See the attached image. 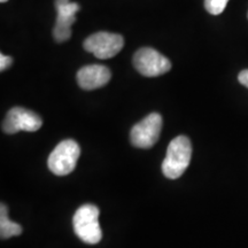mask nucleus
<instances>
[{
  "instance_id": "obj_1",
  "label": "nucleus",
  "mask_w": 248,
  "mask_h": 248,
  "mask_svg": "<svg viewBox=\"0 0 248 248\" xmlns=\"http://www.w3.org/2000/svg\"><path fill=\"white\" fill-rule=\"evenodd\" d=\"M192 157V144L185 136H178L170 141L166 157L162 163V172L167 178H179L187 167Z\"/></svg>"
},
{
  "instance_id": "obj_15",
  "label": "nucleus",
  "mask_w": 248,
  "mask_h": 248,
  "mask_svg": "<svg viewBox=\"0 0 248 248\" xmlns=\"http://www.w3.org/2000/svg\"><path fill=\"white\" fill-rule=\"evenodd\" d=\"M247 17H248V13H247Z\"/></svg>"
},
{
  "instance_id": "obj_6",
  "label": "nucleus",
  "mask_w": 248,
  "mask_h": 248,
  "mask_svg": "<svg viewBox=\"0 0 248 248\" xmlns=\"http://www.w3.org/2000/svg\"><path fill=\"white\" fill-rule=\"evenodd\" d=\"M162 129V116L159 113H152L136 124L131 130V144L138 148H151L159 140Z\"/></svg>"
},
{
  "instance_id": "obj_11",
  "label": "nucleus",
  "mask_w": 248,
  "mask_h": 248,
  "mask_svg": "<svg viewBox=\"0 0 248 248\" xmlns=\"http://www.w3.org/2000/svg\"><path fill=\"white\" fill-rule=\"evenodd\" d=\"M229 0H204V8L212 15H219L224 11Z\"/></svg>"
},
{
  "instance_id": "obj_4",
  "label": "nucleus",
  "mask_w": 248,
  "mask_h": 248,
  "mask_svg": "<svg viewBox=\"0 0 248 248\" xmlns=\"http://www.w3.org/2000/svg\"><path fill=\"white\" fill-rule=\"evenodd\" d=\"M133 66L142 76L157 77L171 69V62L151 47H142L133 57Z\"/></svg>"
},
{
  "instance_id": "obj_3",
  "label": "nucleus",
  "mask_w": 248,
  "mask_h": 248,
  "mask_svg": "<svg viewBox=\"0 0 248 248\" xmlns=\"http://www.w3.org/2000/svg\"><path fill=\"white\" fill-rule=\"evenodd\" d=\"M80 147L73 139H66L57 145L48 156V169L57 176L69 175L76 168Z\"/></svg>"
},
{
  "instance_id": "obj_10",
  "label": "nucleus",
  "mask_w": 248,
  "mask_h": 248,
  "mask_svg": "<svg viewBox=\"0 0 248 248\" xmlns=\"http://www.w3.org/2000/svg\"><path fill=\"white\" fill-rule=\"evenodd\" d=\"M7 214V206L1 203V207H0V237L1 239H8V238L22 233V226L17 223L12 222L8 218Z\"/></svg>"
},
{
  "instance_id": "obj_8",
  "label": "nucleus",
  "mask_w": 248,
  "mask_h": 248,
  "mask_svg": "<svg viewBox=\"0 0 248 248\" xmlns=\"http://www.w3.org/2000/svg\"><path fill=\"white\" fill-rule=\"evenodd\" d=\"M55 8L58 17L53 29L54 39L58 43L66 42L71 36V26L76 21L75 15L79 11V5L70 0H55Z\"/></svg>"
},
{
  "instance_id": "obj_7",
  "label": "nucleus",
  "mask_w": 248,
  "mask_h": 248,
  "mask_svg": "<svg viewBox=\"0 0 248 248\" xmlns=\"http://www.w3.org/2000/svg\"><path fill=\"white\" fill-rule=\"evenodd\" d=\"M43 125V120L35 111L22 107H14L8 111L4 122L2 130L8 135H14L18 131L35 132Z\"/></svg>"
},
{
  "instance_id": "obj_9",
  "label": "nucleus",
  "mask_w": 248,
  "mask_h": 248,
  "mask_svg": "<svg viewBox=\"0 0 248 248\" xmlns=\"http://www.w3.org/2000/svg\"><path fill=\"white\" fill-rule=\"evenodd\" d=\"M110 70L107 67L101 64H90L78 70L77 82L83 90L91 91L106 85L110 80Z\"/></svg>"
},
{
  "instance_id": "obj_14",
  "label": "nucleus",
  "mask_w": 248,
  "mask_h": 248,
  "mask_svg": "<svg viewBox=\"0 0 248 248\" xmlns=\"http://www.w3.org/2000/svg\"><path fill=\"white\" fill-rule=\"evenodd\" d=\"M0 1H1V2H6V1H8V0H0Z\"/></svg>"
},
{
  "instance_id": "obj_13",
  "label": "nucleus",
  "mask_w": 248,
  "mask_h": 248,
  "mask_svg": "<svg viewBox=\"0 0 248 248\" xmlns=\"http://www.w3.org/2000/svg\"><path fill=\"white\" fill-rule=\"evenodd\" d=\"M238 80L241 85L246 86L248 89V69H245L243 71H240L239 75H238Z\"/></svg>"
},
{
  "instance_id": "obj_5",
  "label": "nucleus",
  "mask_w": 248,
  "mask_h": 248,
  "mask_svg": "<svg viewBox=\"0 0 248 248\" xmlns=\"http://www.w3.org/2000/svg\"><path fill=\"white\" fill-rule=\"evenodd\" d=\"M124 46V38L119 33H110L100 31L93 33L84 42L85 51L92 53L101 60L110 59L119 53Z\"/></svg>"
},
{
  "instance_id": "obj_12",
  "label": "nucleus",
  "mask_w": 248,
  "mask_h": 248,
  "mask_svg": "<svg viewBox=\"0 0 248 248\" xmlns=\"http://www.w3.org/2000/svg\"><path fill=\"white\" fill-rule=\"evenodd\" d=\"M13 63V59L8 55H4L0 54V70L4 71L6 69H8L11 67V64Z\"/></svg>"
},
{
  "instance_id": "obj_2",
  "label": "nucleus",
  "mask_w": 248,
  "mask_h": 248,
  "mask_svg": "<svg viewBox=\"0 0 248 248\" xmlns=\"http://www.w3.org/2000/svg\"><path fill=\"white\" fill-rule=\"evenodd\" d=\"M99 208L91 203L80 206L73 217L74 231L85 244L95 245L100 243L102 231L99 224Z\"/></svg>"
}]
</instances>
